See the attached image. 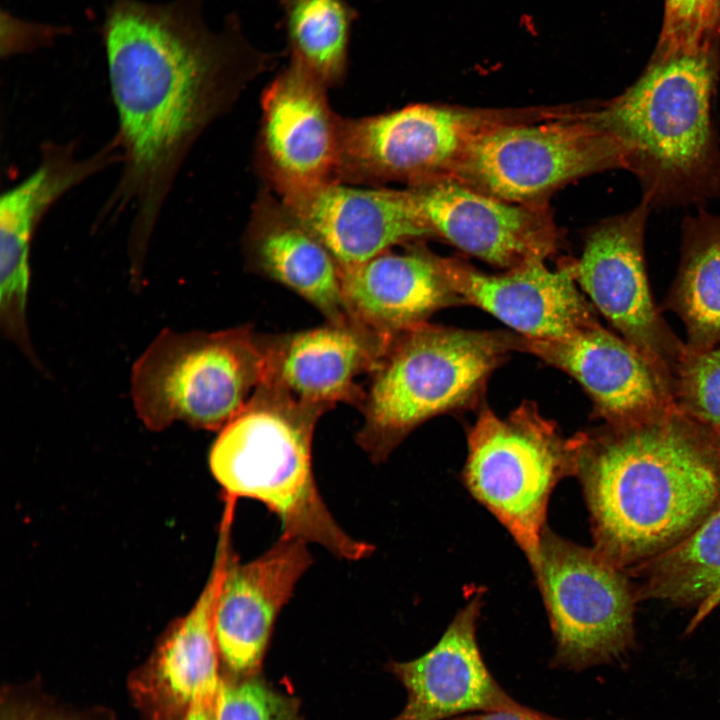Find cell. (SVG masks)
Wrapping results in <instances>:
<instances>
[{
    "label": "cell",
    "mask_w": 720,
    "mask_h": 720,
    "mask_svg": "<svg viewBox=\"0 0 720 720\" xmlns=\"http://www.w3.org/2000/svg\"><path fill=\"white\" fill-rule=\"evenodd\" d=\"M102 37L122 168L98 224L128 212V250L141 257L196 141L275 57L235 15L212 30L201 0H112Z\"/></svg>",
    "instance_id": "obj_1"
},
{
    "label": "cell",
    "mask_w": 720,
    "mask_h": 720,
    "mask_svg": "<svg viewBox=\"0 0 720 720\" xmlns=\"http://www.w3.org/2000/svg\"><path fill=\"white\" fill-rule=\"evenodd\" d=\"M595 546L631 571L689 535L720 505L717 434L678 408L582 433L576 474Z\"/></svg>",
    "instance_id": "obj_2"
},
{
    "label": "cell",
    "mask_w": 720,
    "mask_h": 720,
    "mask_svg": "<svg viewBox=\"0 0 720 720\" xmlns=\"http://www.w3.org/2000/svg\"><path fill=\"white\" fill-rule=\"evenodd\" d=\"M720 48L652 54L639 78L590 110L620 145L624 169L650 206L703 202L720 194L712 107Z\"/></svg>",
    "instance_id": "obj_3"
},
{
    "label": "cell",
    "mask_w": 720,
    "mask_h": 720,
    "mask_svg": "<svg viewBox=\"0 0 720 720\" xmlns=\"http://www.w3.org/2000/svg\"><path fill=\"white\" fill-rule=\"evenodd\" d=\"M323 413L264 380L220 430L209 465L225 496L264 503L277 515L282 535L321 545L340 559L358 561L370 556L374 546L338 525L313 475V432Z\"/></svg>",
    "instance_id": "obj_4"
},
{
    "label": "cell",
    "mask_w": 720,
    "mask_h": 720,
    "mask_svg": "<svg viewBox=\"0 0 720 720\" xmlns=\"http://www.w3.org/2000/svg\"><path fill=\"white\" fill-rule=\"evenodd\" d=\"M522 338L426 322L393 335L360 405L357 442L384 461L425 420L470 399Z\"/></svg>",
    "instance_id": "obj_5"
},
{
    "label": "cell",
    "mask_w": 720,
    "mask_h": 720,
    "mask_svg": "<svg viewBox=\"0 0 720 720\" xmlns=\"http://www.w3.org/2000/svg\"><path fill=\"white\" fill-rule=\"evenodd\" d=\"M265 373L263 341L248 326L212 333L164 329L134 363L131 395L138 418L152 431L176 421L221 430Z\"/></svg>",
    "instance_id": "obj_6"
},
{
    "label": "cell",
    "mask_w": 720,
    "mask_h": 720,
    "mask_svg": "<svg viewBox=\"0 0 720 720\" xmlns=\"http://www.w3.org/2000/svg\"><path fill=\"white\" fill-rule=\"evenodd\" d=\"M581 441L582 433L565 438L531 402L505 418L485 409L469 431L464 484L509 531L531 567L549 498L561 479L576 474Z\"/></svg>",
    "instance_id": "obj_7"
},
{
    "label": "cell",
    "mask_w": 720,
    "mask_h": 720,
    "mask_svg": "<svg viewBox=\"0 0 720 720\" xmlns=\"http://www.w3.org/2000/svg\"><path fill=\"white\" fill-rule=\"evenodd\" d=\"M624 166L619 143L589 110L543 123L496 124L474 138L446 177L509 202L536 204L562 184Z\"/></svg>",
    "instance_id": "obj_8"
},
{
    "label": "cell",
    "mask_w": 720,
    "mask_h": 720,
    "mask_svg": "<svg viewBox=\"0 0 720 720\" xmlns=\"http://www.w3.org/2000/svg\"><path fill=\"white\" fill-rule=\"evenodd\" d=\"M532 569L556 643L553 666L581 671L632 648L639 599L628 571L547 527Z\"/></svg>",
    "instance_id": "obj_9"
},
{
    "label": "cell",
    "mask_w": 720,
    "mask_h": 720,
    "mask_svg": "<svg viewBox=\"0 0 720 720\" xmlns=\"http://www.w3.org/2000/svg\"><path fill=\"white\" fill-rule=\"evenodd\" d=\"M516 113L429 104L340 118L338 182L411 186L449 175L474 138Z\"/></svg>",
    "instance_id": "obj_10"
},
{
    "label": "cell",
    "mask_w": 720,
    "mask_h": 720,
    "mask_svg": "<svg viewBox=\"0 0 720 720\" xmlns=\"http://www.w3.org/2000/svg\"><path fill=\"white\" fill-rule=\"evenodd\" d=\"M650 208L641 199L629 212L593 227L574 272L594 306L645 357L672 394L676 369L687 349L652 299L644 261Z\"/></svg>",
    "instance_id": "obj_11"
},
{
    "label": "cell",
    "mask_w": 720,
    "mask_h": 720,
    "mask_svg": "<svg viewBox=\"0 0 720 720\" xmlns=\"http://www.w3.org/2000/svg\"><path fill=\"white\" fill-rule=\"evenodd\" d=\"M327 90L290 59L262 93L256 159L279 197L338 182L341 117L332 110Z\"/></svg>",
    "instance_id": "obj_12"
},
{
    "label": "cell",
    "mask_w": 720,
    "mask_h": 720,
    "mask_svg": "<svg viewBox=\"0 0 720 720\" xmlns=\"http://www.w3.org/2000/svg\"><path fill=\"white\" fill-rule=\"evenodd\" d=\"M113 138L84 157L75 144L46 143L37 167L0 198V322L3 334L31 358L26 306L30 251L34 234L48 210L65 194L110 166L121 164Z\"/></svg>",
    "instance_id": "obj_13"
},
{
    "label": "cell",
    "mask_w": 720,
    "mask_h": 720,
    "mask_svg": "<svg viewBox=\"0 0 720 720\" xmlns=\"http://www.w3.org/2000/svg\"><path fill=\"white\" fill-rule=\"evenodd\" d=\"M434 233L490 264L513 269L544 260L555 248V231L544 209L509 202L452 177L410 188Z\"/></svg>",
    "instance_id": "obj_14"
},
{
    "label": "cell",
    "mask_w": 720,
    "mask_h": 720,
    "mask_svg": "<svg viewBox=\"0 0 720 720\" xmlns=\"http://www.w3.org/2000/svg\"><path fill=\"white\" fill-rule=\"evenodd\" d=\"M324 244L340 268L434 234L412 190L331 182L280 197Z\"/></svg>",
    "instance_id": "obj_15"
},
{
    "label": "cell",
    "mask_w": 720,
    "mask_h": 720,
    "mask_svg": "<svg viewBox=\"0 0 720 720\" xmlns=\"http://www.w3.org/2000/svg\"><path fill=\"white\" fill-rule=\"evenodd\" d=\"M307 544L281 535L247 563L230 554L216 602L215 635L220 657L234 673L251 677L259 669L276 618L312 563Z\"/></svg>",
    "instance_id": "obj_16"
},
{
    "label": "cell",
    "mask_w": 720,
    "mask_h": 720,
    "mask_svg": "<svg viewBox=\"0 0 720 720\" xmlns=\"http://www.w3.org/2000/svg\"><path fill=\"white\" fill-rule=\"evenodd\" d=\"M522 348L574 377L608 425L642 423L677 408L645 357L597 321L562 339L522 337Z\"/></svg>",
    "instance_id": "obj_17"
},
{
    "label": "cell",
    "mask_w": 720,
    "mask_h": 720,
    "mask_svg": "<svg viewBox=\"0 0 720 720\" xmlns=\"http://www.w3.org/2000/svg\"><path fill=\"white\" fill-rule=\"evenodd\" d=\"M482 604L480 591L428 652L412 661L389 664L407 691L404 708L392 720H449L469 712L524 707L498 684L482 658L476 639Z\"/></svg>",
    "instance_id": "obj_18"
},
{
    "label": "cell",
    "mask_w": 720,
    "mask_h": 720,
    "mask_svg": "<svg viewBox=\"0 0 720 720\" xmlns=\"http://www.w3.org/2000/svg\"><path fill=\"white\" fill-rule=\"evenodd\" d=\"M391 337L363 325L324 326L263 341L264 380L295 401L323 412L338 403L361 405L359 377L372 374Z\"/></svg>",
    "instance_id": "obj_19"
},
{
    "label": "cell",
    "mask_w": 720,
    "mask_h": 720,
    "mask_svg": "<svg viewBox=\"0 0 720 720\" xmlns=\"http://www.w3.org/2000/svg\"><path fill=\"white\" fill-rule=\"evenodd\" d=\"M451 288L513 328L523 338L557 340L596 322L576 286L574 264L550 270L544 260L489 275L453 259L439 258Z\"/></svg>",
    "instance_id": "obj_20"
},
{
    "label": "cell",
    "mask_w": 720,
    "mask_h": 720,
    "mask_svg": "<svg viewBox=\"0 0 720 720\" xmlns=\"http://www.w3.org/2000/svg\"><path fill=\"white\" fill-rule=\"evenodd\" d=\"M248 263L339 325H363L346 302L341 270L324 244L269 190L261 191L244 234Z\"/></svg>",
    "instance_id": "obj_21"
},
{
    "label": "cell",
    "mask_w": 720,
    "mask_h": 720,
    "mask_svg": "<svg viewBox=\"0 0 720 720\" xmlns=\"http://www.w3.org/2000/svg\"><path fill=\"white\" fill-rule=\"evenodd\" d=\"M340 270L352 314L383 336L424 323L440 308L462 301L446 279L439 257L423 250H388Z\"/></svg>",
    "instance_id": "obj_22"
},
{
    "label": "cell",
    "mask_w": 720,
    "mask_h": 720,
    "mask_svg": "<svg viewBox=\"0 0 720 720\" xmlns=\"http://www.w3.org/2000/svg\"><path fill=\"white\" fill-rule=\"evenodd\" d=\"M230 528H221L214 567L193 608L173 625L153 661L152 679L164 699L176 706L217 697L220 656L215 635V609L231 554Z\"/></svg>",
    "instance_id": "obj_23"
},
{
    "label": "cell",
    "mask_w": 720,
    "mask_h": 720,
    "mask_svg": "<svg viewBox=\"0 0 720 720\" xmlns=\"http://www.w3.org/2000/svg\"><path fill=\"white\" fill-rule=\"evenodd\" d=\"M667 306L684 323L688 353L720 342V214L700 208L684 219L680 265Z\"/></svg>",
    "instance_id": "obj_24"
},
{
    "label": "cell",
    "mask_w": 720,
    "mask_h": 720,
    "mask_svg": "<svg viewBox=\"0 0 720 720\" xmlns=\"http://www.w3.org/2000/svg\"><path fill=\"white\" fill-rule=\"evenodd\" d=\"M632 570L641 578L639 600L693 608L695 628L720 605V505L684 539Z\"/></svg>",
    "instance_id": "obj_25"
},
{
    "label": "cell",
    "mask_w": 720,
    "mask_h": 720,
    "mask_svg": "<svg viewBox=\"0 0 720 720\" xmlns=\"http://www.w3.org/2000/svg\"><path fill=\"white\" fill-rule=\"evenodd\" d=\"M291 59L328 88L343 82L357 11L346 0H280Z\"/></svg>",
    "instance_id": "obj_26"
},
{
    "label": "cell",
    "mask_w": 720,
    "mask_h": 720,
    "mask_svg": "<svg viewBox=\"0 0 720 720\" xmlns=\"http://www.w3.org/2000/svg\"><path fill=\"white\" fill-rule=\"evenodd\" d=\"M672 395L683 414L720 433V349L687 352L676 369Z\"/></svg>",
    "instance_id": "obj_27"
},
{
    "label": "cell",
    "mask_w": 720,
    "mask_h": 720,
    "mask_svg": "<svg viewBox=\"0 0 720 720\" xmlns=\"http://www.w3.org/2000/svg\"><path fill=\"white\" fill-rule=\"evenodd\" d=\"M720 48V0H664L654 54Z\"/></svg>",
    "instance_id": "obj_28"
},
{
    "label": "cell",
    "mask_w": 720,
    "mask_h": 720,
    "mask_svg": "<svg viewBox=\"0 0 720 720\" xmlns=\"http://www.w3.org/2000/svg\"><path fill=\"white\" fill-rule=\"evenodd\" d=\"M216 720H299L298 705L253 676L241 682L221 680Z\"/></svg>",
    "instance_id": "obj_29"
},
{
    "label": "cell",
    "mask_w": 720,
    "mask_h": 720,
    "mask_svg": "<svg viewBox=\"0 0 720 720\" xmlns=\"http://www.w3.org/2000/svg\"><path fill=\"white\" fill-rule=\"evenodd\" d=\"M7 20V28L22 35L19 40L12 45L5 56H11L15 53L25 52L39 45L47 44L49 40L57 34V28L22 22L11 15L3 16Z\"/></svg>",
    "instance_id": "obj_30"
},
{
    "label": "cell",
    "mask_w": 720,
    "mask_h": 720,
    "mask_svg": "<svg viewBox=\"0 0 720 720\" xmlns=\"http://www.w3.org/2000/svg\"><path fill=\"white\" fill-rule=\"evenodd\" d=\"M449 720H563L524 706L518 710L487 711L480 714L458 716Z\"/></svg>",
    "instance_id": "obj_31"
},
{
    "label": "cell",
    "mask_w": 720,
    "mask_h": 720,
    "mask_svg": "<svg viewBox=\"0 0 720 720\" xmlns=\"http://www.w3.org/2000/svg\"><path fill=\"white\" fill-rule=\"evenodd\" d=\"M217 697L204 698L187 707L184 720H216Z\"/></svg>",
    "instance_id": "obj_32"
},
{
    "label": "cell",
    "mask_w": 720,
    "mask_h": 720,
    "mask_svg": "<svg viewBox=\"0 0 720 720\" xmlns=\"http://www.w3.org/2000/svg\"><path fill=\"white\" fill-rule=\"evenodd\" d=\"M715 433H716V432H715ZM716 434H717V436H718V442H719V447H720V433H716Z\"/></svg>",
    "instance_id": "obj_33"
}]
</instances>
